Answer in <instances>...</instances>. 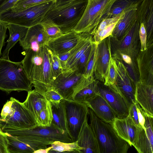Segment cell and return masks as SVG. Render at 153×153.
I'll use <instances>...</instances> for the list:
<instances>
[{"instance_id": "1", "label": "cell", "mask_w": 153, "mask_h": 153, "mask_svg": "<svg viewBox=\"0 0 153 153\" xmlns=\"http://www.w3.org/2000/svg\"><path fill=\"white\" fill-rule=\"evenodd\" d=\"M4 132L28 145L35 150L45 149L56 141L74 142L67 133L62 132L53 124L50 126H37L28 129H4Z\"/></svg>"}, {"instance_id": "2", "label": "cell", "mask_w": 153, "mask_h": 153, "mask_svg": "<svg viewBox=\"0 0 153 153\" xmlns=\"http://www.w3.org/2000/svg\"><path fill=\"white\" fill-rule=\"evenodd\" d=\"M87 0H55L43 20L57 26L62 34L72 31L80 19Z\"/></svg>"}, {"instance_id": "3", "label": "cell", "mask_w": 153, "mask_h": 153, "mask_svg": "<svg viewBox=\"0 0 153 153\" xmlns=\"http://www.w3.org/2000/svg\"><path fill=\"white\" fill-rule=\"evenodd\" d=\"M89 125L94 136L99 153H127L130 146L117 134L112 126L101 120L89 108Z\"/></svg>"}, {"instance_id": "4", "label": "cell", "mask_w": 153, "mask_h": 153, "mask_svg": "<svg viewBox=\"0 0 153 153\" xmlns=\"http://www.w3.org/2000/svg\"><path fill=\"white\" fill-rule=\"evenodd\" d=\"M33 86L21 61L16 62L0 58V90L7 93L13 91L28 92L32 90Z\"/></svg>"}, {"instance_id": "5", "label": "cell", "mask_w": 153, "mask_h": 153, "mask_svg": "<svg viewBox=\"0 0 153 153\" xmlns=\"http://www.w3.org/2000/svg\"><path fill=\"white\" fill-rule=\"evenodd\" d=\"M116 0H88L84 12L73 29L77 33H87L93 36L100 22L107 18Z\"/></svg>"}, {"instance_id": "6", "label": "cell", "mask_w": 153, "mask_h": 153, "mask_svg": "<svg viewBox=\"0 0 153 153\" xmlns=\"http://www.w3.org/2000/svg\"><path fill=\"white\" fill-rule=\"evenodd\" d=\"M54 1L50 0L19 12L9 10L0 13V19L8 23L29 28L41 23Z\"/></svg>"}, {"instance_id": "7", "label": "cell", "mask_w": 153, "mask_h": 153, "mask_svg": "<svg viewBox=\"0 0 153 153\" xmlns=\"http://www.w3.org/2000/svg\"><path fill=\"white\" fill-rule=\"evenodd\" d=\"M95 79L94 76L87 78L75 71L67 70L53 80L48 89L55 90L64 100H73L77 93Z\"/></svg>"}, {"instance_id": "8", "label": "cell", "mask_w": 153, "mask_h": 153, "mask_svg": "<svg viewBox=\"0 0 153 153\" xmlns=\"http://www.w3.org/2000/svg\"><path fill=\"white\" fill-rule=\"evenodd\" d=\"M10 98L13 101L11 108L5 118L0 117V129H28L38 126L35 117L22 103L13 97Z\"/></svg>"}, {"instance_id": "9", "label": "cell", "mask_w": 153, "mask_h": 153, "mask_svg": "<svg viewBox=\"0 0 153 153\" xmlns=\"http://www.w3.org/2000/svg\"><path fill=\"white\" fill-rule=\"evenodd\" d=\"M139 28L140 24L137 20L129 32L121 39L117 40L110 37L111 53L113 58L122 53L130 57L132 62H136L140 47Z\"/></svg>"}, {"instance_id": "10", "label": "cell", "mask_w": 153, "mask_h": 153, "mask_svg": "<svg viewBox=\"0 0 153 153\" xmlns=\"http://www.w3.org/2000/svg\"><path fill=\"white\" fill-rule=\"evenodd\" d=\"M43 48L38 51H26L25 57L21 62L26 74L35 89L44 94L42 83Z\"/></svg>"}, {"instance_id": "11", "label": "cell", "mask_w": 153, "mask_h": 153, "mask_svg": "<svg viewBox=\"0 0 153 153\" xmlns=\"http://www.w3.org/2000/svg\"><path fill=\"white\" fill-rule=\"evenodd\" d=\"M70 134L73 141L78 136L85 120L88 118L89 108L85 103L73 100L63 99Z\"/></svg>"}, {"instance_id": "12", "label": "cell", "mask_w": 153, "mask_h": 153, "mask_svg": "<svg viewBox=\"0 0 153 153\" xmlns=\"http://www.w3.org/2000/svg\"><path fill=\"white\" fill-rule=\"evenodd\" d=\"M99 95L106 101L116 118L123 119L128 115L129 106L122 96L112 87L105 85L98 81Z\"/></svg>"}, {"instance_id": "13", "label": "cell", "mask_w": 153, "mask_h": 153, "mask_svg": "<svg viewBox=\"0 0 153 153\" xmlns=\"http://www.w3.org/2000/svg\"><path fill=\"white\" fill-rule=\"evenodd\" d=\"M114 59L116 63L117 74L114 85L111 87L122 96L130 106L136 102L134 97L136 84L122 61Z\"/></svg>"}, {"instance_id": "14", "label": "cell", "mask_w": 153, "mask_h": 153, "mask_svg": "<svg viewBox=\"0 0 153 153\" xmlns=\"http://www.w3.org/2000/svg\"><path fill=\"white\" fill-rule=\"evenodd\" d=\"M111 54L110 36L97 44L94 73V78L95 80L104 82Z\"/></svg>"}, {"instance_id": "15", "label": "cell", "mask_w": 153, "mask_h": 153, "mask_svg": "<svg viewBox=\"0 0 153 153\" xmlns=\"http://www.w3.org/2000/svg\"><path fill=\"white\" fill-rule=\"evenodd\" d=\"M49 39L40 24L29 28L24 38L19 41V44L25 51H38L47 45Z\"/></svg>"}, {"instance_id": "16", "label": "cell", "mask_w": 153, "mask_h": 153, "mask_svg": "<svg viewBox=\"0 0 153 153\" xmlns=\"http://www.w3.org/2000/svg\"><path fill=\"white\" fill-rule=\"evenodd\" d=\"M153 47L139 52L136 62L139 75V81L146 85L153 86Z\"/></svg>"}, {"instance_id": "17", "label": "cell", "mask_w": 153, "mask_h": 153, "mask_svg": "<svg viewBox=\"0 0 153 153\" xmlns=\"http://www.w3.org/2000/svg\"><path fill=\"white\" fill-rule=\"evenodd\" d=\"M145 129L140 128L134 146L137 153H153V117L144 111Z\"/></svg>"}, {"instance_id": "18", "label": "cell", "mask_w": 153, "mask_h": 153, "mask_svg": "<svg viewBox=\"0 0 153 153\" xmlns=\"http://www.w3.org/2000/svg\"><path fill=\"white\" fill-rule=\"evenodd\" d=\"M137 20L142 23L147 34L146 48L153 46V0H142L137 9Z\"/></svg>"}, {"instance_id": "19", "label": "cell", "mask_w": 153, "mask_h": 153, "mask_svg": "<svg viewBox=\"0 0 153 153\" xmlns=\"http://www.w3.org/2000/svg\"><path fill=\"white\" fill-rule=\"evenodd\" d=\"M82 33H77L73 31L62 34L60 36L50 39L46 45L56 54L58 55L69 51L77 44Z\"/></svg>"}, {"instance_id": "20", "label": "cell", "mask_w": 153, "mask_h": 153, "mask_svg": "<svg viewBox=\"0 0 153 153\" xmlns=\"http://www.w3.org/2000/svg\"><path fill=\"white\" fill-rule=\"evenodd\" d=\"M112 126L121 138L130 146H134L140 128L134 124L128 115L123 119L116 118Z\"/></svg>"}, {"instance_id": "21", "label": "cell", "mask_w": 153, "mask_h": 153, "mask_svg": "<svg viewBox=\"0 0 153 153\" xmlns=\"http://www.w3.org/2000/svg\"><path fill=\"white\" fill-rule=\"evenodd\" d=\"M137 7L130 9L125 12L116 25L111 38L120 40L128 33L137 21Z\"/></svg>"}, {"instance_id": "22", "label": "cell", "mask_w": 153, "mask_h": 153, "mask_svg": "<svg viewBox=\"0 0 153 153\" xmlns=\"http://www.w3.org/2000/svg\"><path fill=\"white\" fill-rule=\"evenodd\" d=\"M134 97L143 111L153 117V86L145 85L138 81L136 85Z\"/></svg>"}, {"instance_id": "23", "label": "cell", "mask_w": 153, "mask_h": 153, "mask_svg": "<svg viewBox=\"0 0 153 153\" xmlns=\"http://www.w3.org/2000/svg\"><path fill=\"white\" fill-rule=\"evenodd\" d=\"M86 104L99 118L112 125L116 117L107 102L100 95L97 96Z\"/></svg>"}, {"instance_id": "24", "label": "cell", "mask_w": 153, "mask_h": 153, "mask_svg": "<svg viewBox=\"0 0 153 153\" xmlns=\"http://www.w3.org/2000/svg\"><path fill=\"white\" fill-rule=\"evenodd\" d=\"M82 147L80 153H99L96 140L91 129L88 124V118L85 121L76 141Z\"/></svg>"}, {"instance_id": "25", "label": "cell", "mask_w": 153, "mask_h": 153, "mask_svg": "<svg viewBox=\"0 0 153 153\" xmlns=\"http://www.w3.org/2000/svg\"><path fill=\"white\" fill-rule=\"evenodd\" d=\"M49 102L44 94L34 89L28 92L27 98L22 104L36 119L39 112Z\"/></svg>"}, {"instance_id": "26", "label": "cell", "mask_w": 153, "mask_h": 153, "mask_svg": "<svg viewBox=\"0 0 153 153\" xmlns=\"http://www.w3.org/2000/svg\"><path fill=\"white\" fill-rule=\"evenodd\" d=\"M7 27L9 37L6 42L7 44L1 58L8 60L10 59L9 55L10 50L18 41L24 38L29 28L10 23H8Z\"/></svg>"}, {"instance_id": "27", "label": "cell", "mask_w": 153, "mask_h": 153, "mask_svg": "<svg viewBox=\"0 0 153 153\" xmlns=\"http://www.w3.org/2000/svg\"><path fill=\"white\" fill-rule=\"evenodd\" d=\"M51 104L53 116L51 124L62 132L67 133L71 136L69 130L63 100L59 103H51Z\"/></svg>"}, {"instance_id": "28", "label": "cell", "mask_w": 153, "mask_h": 153, "mask_svg": "<svg viewBox=\"0 0 153 153\" xmlns=\"http://www.w3.org/2000/svg\"><path fill=\"white\" fill-rule=\"evenodd\" d=\"M98 81L95 79L84 88L76 94L73 100L86 103L99 95L97 86Z\"/></svg>"}, {"instance_id": "29", "label": "cell", "mask_w": 153, "mask_h": 153, "mask_svg": "<svg viewBox=\"0 0 153 153\" xmlns=\"http://www.w3.org/2000/svg\"><path fill=\"white\" fill-rule=\"evenodd\" d=\"M141 1L116 0L108 14L107 18L115 17L130 9L138 7Z\"/></svg>"}, {"instance_id": "30", "label": "cell", "mask_w": 153, "mask_h": 153, "mask_svg": "<svg viewBox=\"0 0 153 153\" xmlns=\"http://www.w3.org/2000/svg\"><path fill=\"white\" fill-rule=\"evenodd\" d=\"M43 66L42 83L44 93L53 81L51 68L49 60L48 48L46 46L43 48Z\"/></svg>"}, {"instance_id": "31", "label": "cell", "mask_w": 153, "mask_h": 153, "mask_svg": "<svg viewBox=\"0 0 153 153\" xmlns=\"http://www.w3.org/2000/svg\"><path fill=\"white\" fill-rule=\"evenodd\" d=\"M6 134L8 140V149L10 153H32L36 151L28 145Z\"/></svg>"}, {"instance_id": "32", "label": "cell", "mask_w": 153, "mask_h": 153, "mask_svg": "<svg viewBox=\"0 0 153 153\" xmlns=\"http://www.w3.org/2000/svg\"><path fill=\"white\" fill-rule=\"evenodd\" d=\"M38 126H50L51 125L53 116L51 103L41 110L38 114L36 118Z\"/></svg>"}, {"instance_id": "33", "label": "cell", "mask_w": 153, "mask_h": 153, "mask_svg": "<svg viewBox=\"0 0 153 153\" xmlns=\"http://www.w3.org/2000/svg\"><path fill=\"white\" fill-rule=\"evenodd\" d=\"M97 45V44L93 41L89 58L83 74V76L86 78H88L94 76Z\"/></svg>"}, {"instance_id": "34", "label": "cell", "mask_w": 153, "mask_h": 153, "mask_svg": "<svg viewBox=\"0 0 153 153\" xmlns=\"http://www.w3.org/2000/svg\"><path fill=\"white\" fill-rule=\"evenodd\" d=\"M117 74L116 63L115 59L110 55L107 72L104 79V84L112 86L114 85Z\"/></svg>"}, {"instance_id": "35", "label": "cell", "mask_w": 153, "mask_h": 153, "mask_svg": "<svg viewBox=\"0 0 153 153\" xmlns=\"http://www.w3.org/2000/svg\"><path fill=\"white\" fill-rule=\"evenodd\" d=\"M51 150L59 152L71 151L75 150H80L82 149L77 142L71 143H65L59 141H56L51 144Z\"/></svg>"}, {"instance_id": "36", "label": "cell", "mask_w": 153, "mask_h": 153, "mask_svg": "<svg viewBox=\"0 0 153 153\" xmlns=\"http://www.w3.org/2000/svg\"><path fill=\"white\" fill-rule=\"evenodd\" d=\"M48 51L52 76L54 80L62 73L63 70L58 56L48 48Z\"/></svg>"}, {"instance_id": "37", "label": "cell", "mask_w": 153, "mask_h": 153, "mask_svg": "<svg viewBox=\"0 0 153 153\" xmlns=\"http://www.w3.org/2000/svg\"><path fill=\"white\" fill-rule=\"evenodd\" d=\"M50 0H18L14 7L10 10L13 12H19L36 5L48 2Z\"/></svg>"}, {"instance_id": "38", "label": "cell", "mask_w": 153, "mask_h": 153, "mask_svg": "<svg viewBox=\"0 0 153 153\" xmlns=\"http://www.w3.org/2000/svg\"><path fill=\"white\" fill-rule=\"evenodd\" d=\"M92 45L89 47L70 70L75 71L78 73L83 75L90 55Z\"/></svg>"}, {"instance_id": "39", "label": "cell", "mask_w": 153, "mask_h": 153, "mask_svg": "<svg viewBox=\"0 0 153 153\" xmlns=\"http://www.w3.org/2000/svg\"><path fill=\"white\" fill-rule=\"evenodd\" d=\"M40 24L50 39L58 37L62 34L59 27L51 22L42 20Z\"/></svg>"}, {"instance_id": "40", "label": "cell", "mask_w": 153, "mask_h": 153, "mask_svg": "<svg viewBox=\"0 0 153 153\" xmlns=\"http://www.w3.org/2000/svg\"><path fill=\"white\" fill-rule=\"evenodd\" d=\"M119 21L109 25L104 30L94 34L93 36L94 42L97 44L104 39L111 36Z\"/></svg>"}, {"instance_id": "41", "label": "cell", "mask_w": 153, "mask_h": 153, "mask_svg": "<svg viewBox=\"0 0 153 153\" xmlns=\"http://www.w3.org/2000/svg\"><path fill=\"white\" fill-rule=\"evenodd\" d=\"M44 94L47 100L51 103H59L64 99L56 91L53 89H48Z\"/></svg>"}, {"instance_id": "42", "label": "cell", "mask_w": 153, "mask_h": 153, "mask_svg": "<svg viewBox=\"0 0 153 153\" xmlns=\"http://www.w3.org/2000/svg\"><path fill=\"white\" fill-rule=\"evenodd\" d=\"M125 12L115 17L103 19L100 23L94 35L104 30L109 25L119 21L123 17Z\"/></svg>"}, {"instance_id": "43", "label": "cell", "mask_w": 153, "mask_h": 153, "mask_svg": "<svg viewBox=\"0 0 153 153\" xmlns=\"http://www.w3.org/2000/svg\"><path fill=\"white\" fill-rule=\"evenodd\" d=\"M80 39L74 48L66 52L58 55H57L60 61L63 71H65V64L67 60L79 48L80 44Z\"/></svg>"}, {"instance_id": "44", "label": "cell", "mask_w": 153, "mask_h": 153, "mask_svg": "<svg viewBox=\"0 0 153 153\" xmlns=\"http://www.w3.org/2000/svg\"><path fill=\"white\" fill-rule=\"evenodd\" d=\"M139 36L140 41V51H145L146 48L147 34L146 31L143 23L140 25Z\"/></svg>"}, {"instance_id": "45", "label": "cell", "mask_w": 153, "mask_h": 153, "mask_svg": "<svg viewBox=\"0 0 153 153\" xmlns=\"http://www.w3.org/2000/svg\"><path fill=\"white\" fill-rule=\"evenodd\" d=\"M8 23L0 19V56L2 55L1 50L5 45V39L7 37L6 34Z\"/></svg>"}, {"instance_id": "46", "label": "cell", "mask_w": 153, "mask_h": 153, "mask_svg": "<svg viewBox=\"0 0 153 153\" xmlns=\"http://www.w3.org/2000/svg\"><path fill=\"white\" fill-rule=\"evenodd\" d=\"M136 102L132 103L130 106L128 115L130 117L134 124L138 127L141 128L139 124L138 114L137 112Z\"/></svg>"}, {"instance_id": "47", "label": "cell", "mask_w": 153, "mask_h": 153, "mask_svg": "<svg viewBox=\"0 0 153 153\" xmlns=\"http://www.w3.org/2000/svg\"><path fill=\"white\" fill-rule=\"evenodd\" d=\"M7 134L0 129V153H10L8 149Z\"/></svg>"}, {"instance_id": "48", "label": "cell", "mask_w": 153, "mask_h": 153, "mask_svg": "<svg viewBox=\"0 0 153 153\" xmlns=\"http://www.w3.org/2000/svg\"><path fill=\"white\" fill-rule=\"evenodd\" d=\"M18 0H7L0 7V13L13 8Z\"/></svg>"}, {"instance_id": "49", "label": "cell", "mask_w": 153, "mask_h": 153, "mask_svg": "<svg viewBox=\"0 0 153 153\" xmlns=\"http://www.w3.org/2000/svg\"><path fill=\"white\" fill-rule=\"evenodd\" d=\"M12 103L13 101L10 98L4 105L1 114V118L4 119L6 117L10 110Z\"/></svg>"}, {"instance_id": "50", "label": "cell", "mask_w": 153, "mask_h": 153, "mask_svg": "<svg viewBox=\"0 0 153 153\" xmlns=\"http://www.w3.org/2000/svg\"><path fill=\"white\" fill-rule=\"evenodd\" d=\"M52 147L50 146L45 149H40L34 151L32 153H48V151L52 149Z\"/></svg>"}, {"instance_id": "51", "label": "cell", "mask_w": 153, "mask_h": 153, "mask_svg": "<svg viewBox=\"0 0 153 153\" xmlns=\"http://www.w3.org/2000/svg\"><path fill=\"white\" fill-rule=\"evenodd\" d=\"M48 153H80L79 150H75L71 151L59 152L52 150H50Z\"/></svg>"}, {"instance_id": "52", "label": "cell", "mask_w": 153, "mask_h": 153, "mask_svg": "<svg viewBox=\"0 0 153 153\" xmlns=\"http://www.w3.org/2000/svg\"><path fill=\"white\" fill-rule=\"evenodd\" d=\"M7 0H0V7Z\"/></svg>"}]
</instances>
